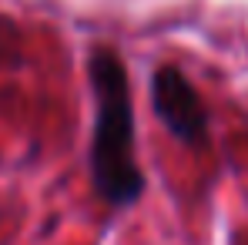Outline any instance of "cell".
Listing matches in <instances>:
<instances>
[{
	"label": "cell",
	"mask_w": 248,
	"mask_h": 245,
	"mask_svg": "<svg viewBox=\"0 0 248 245\" xmlns=\"http://www.w3.org/2000/svg\"><path fill=\"white\" fill-rule=\"evenodd\" d=\"M94 87L91 181L108 208H131L144 195V171L134 151V108L127 71L118 50L97 47L87 61Z\"/></svg>",
	"instance_id": "1"
},
{
	"label": "cell",
	"mask_w": 248,
	"mask_h": 245,
	"mask_svg": "<svg viewBox=\"0 0 248 245\" xmlns=\"http://www.w3.org/2000/svg\"><path fill=\"white\" fill-rule=\"evenodd\" d=\"M151 108L158 114V121L181 141V145H195L202 148L208 141V111L198 98V91L191 81L174 67L165 64L155 71L151 78Z\"/></svg>",
	"instance_id": "2"
},
{
	"label": "cell",
	"mask_w": 248,
	"mask_h": 245,
	"mask_svg": "<svg viewBox=\"0 0 248 245\" xmlns=\"http://www.w3.org/2000/svg\"><path fill=\"white\" fill-rule=\"evenodd\" d=\"M245 245H248V239H245Z\"/></svg>",
	"instance_id": "3"
}]
</instances>
